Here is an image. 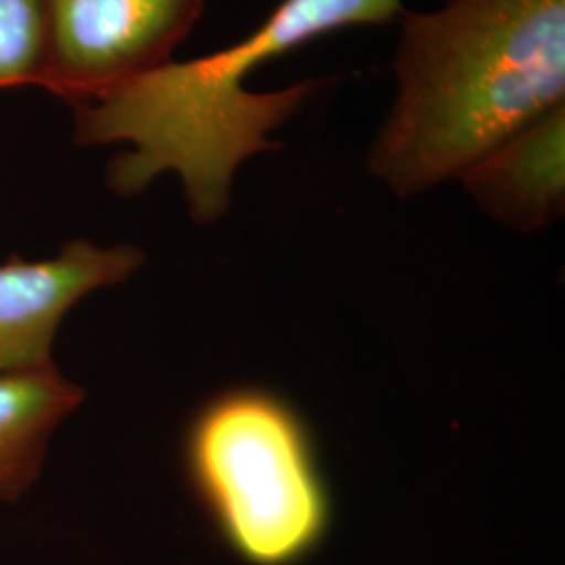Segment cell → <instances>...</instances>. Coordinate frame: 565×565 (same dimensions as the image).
<instances>
[{"label":"cell","mask_w":565,"mask_h":565,"mask_svg":"<svg viewBox=\"0 0 565 565\" xmlns=\"http://www.w3.org/2000/svg\"><path fill=\"white\" fill-rule=\"evenodd\" d=\"M401 0H281L266 20L223 51L170 61L97 102L76 107L81 145L128 142L114 158L107 184L137 195L163 172L181 177L191 218H223L237 168L281 145L268 132L302 111L321 86L298 82L279 90L245 86L268 61L350 25H380L403 15Z\"/></svg>","instance_id":"cell-1"},{"label":"cell","mask_w":565,"mask_h":565,"mask_svg":"<svg viewBox=\"0 0 565 565\" xmlns=\"http://www.w3.org/2000/svg\"><path fill=\"white\" fill-rule=\"evenodd\" d=\"M396 102L366 166L411 198L459 179L565 105V0H448L403 13Z\"/></svg>","instance_id":"cell-2"},{"label":"cell","mask_w":565,"mask_h":565,"mask_svg":"<svg viewBox=\"0 0 565 565\" xmlns=\"http://www.w3.org/2000/svg\"><path fill=\"white\" fill-rule=\"evenodd\" d=\"M182 471L228 548L252 565H291L331 524L315 436L273 390L228 387L193 413Z\"/></svg>","instance_id":"cell-3"},{"label":"cell","mask_w":565,"mask_h":565,"mask_svg":"<svg viewBox=\"0 0 565 565\" xmlns=\"http://www.w3.org/2000/svg\"><path fill=\"white\" fill-rule=\"evenodd\" d=\"M51 57L44 88L74 109L172 61L205 0H46Z\"/></svg>","instance_id":"cell-4"},{"label":"cell","mask_w":565,"mask_h":565,"mask_svg":"<svg viewBox=\"0 0 565 565\" xmlns=\"http://www.w3.org/2000/svg\"><path fill=\"white\" fill-rule=\"evenodd\" d=\"M145 263L135 245L65 243L57 256L0 264V375L53 363L65 315L88 294L128 281Z\"/></svg>","instance_id":"cell-5"},{"label":"cell","mask_w":565,"mask_h":565,"mask_svg":"<svg viewBox=\"0 0 565 565\" xmlns=\"http://www.w3.org/2000/svg\"><path fill=\"white\" fill-rule=\"evenodd\" d=\"M488 216L534 233L565 205V105L509 137L459 177Z\"/></svg>","instance_id":"cell-6"},{"label":"cell","mask_w":565,"mask_h":565,"mask_svg":"<svg viewBox=\"0 0 565 565\" xmlns=\"http://www.w3.org/2000/svg\"><path fill=\"white\" fill-rule=\"evenodd\" d=\"M84 398L55 363L0 375V503L18 501L41 478L55 429Z\"/></svg>","instance_id":"cell-7"},{"label":"cell","mask_w":565,"mask_h":565,"mask_svg":"<svg viewBox=\"0 0 565 565\" xmlns=\"http://www.w3.org/2000/svg\"><path fill=\"white\" fill-rule=\"evenodd\" d=\"M49 57L46 0H0V88L44 86Z\"/></svg>","instance_id":"cell-8"}]
</instances>
